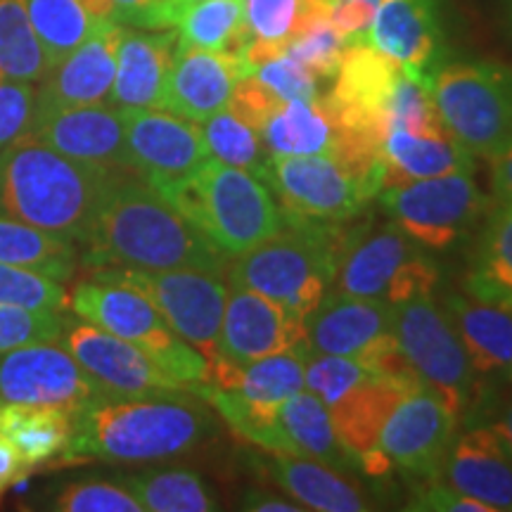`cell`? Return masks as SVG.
Returning <instances> with one entry per match:
<instances>
[{
  "instance_id": "e0dca14e",
  "label": "cell",
  "mask_w": 512,
  "mask_h": 512,
  "mask_svg": "<svg viewBox=\"0 0 512 512\" xmlns=\"http://www.w3.org/2000/svg\"><path fill=\"white\" fill-rule=\"evenodd\" d=\"M31 136L79 162L131 171L124 114L119 107H38Z\"/></svg>"
},
{
  "instance_id": "f35d334b",
  "label": "cell",
  "mask_w": 512,
  "mask_h": 512,
  "mask_svg": "<svg viewBox=\"0 0 512 512\" xmlns=\"http://www.w3.org/2000/svg\"><path fill=\"white\" fill-rule=\"evenodd\" d=\"M0 304L64 313L69 309V292L60 280L31 268L0 264Z\"/></svg>"
},
{
  "instance_id": "7a4b0ae2",
  "label": "cell",
  "mask_w": 512,
  "mask_h": 512,
  "mask_svg": "<svg viewBox=\"0 0 512 512\" xmlns=\"http://www.w3.org/2000/svg\"><path fill=\"white\" fill-rule=\"evenodd\" d=\"M188 394L98 396L72 415V439L60 463H162L183 456L214 430L207 406Z\"/></svg>"
},
{
  "instance_id": "8992f818",
  "label": "cell",
  "mask_w": 512,
  "mask_h": 512,
  "mask_svg": "<svg viewBox=\"0 0 512 512\" xmlns=\"http://www.w3.org/2000/svg\"><path fill=\"white\" fill-rule=\"evenodd\" d=\"M69 309L95 328L136 344L188 392L195 394L207 384L209 361L204 354L178 337L155 304L133 287L86 278L69 292Z\"/></svg>"
},
{
  "instance_id": "7dc6e473",
  "label": "cell",
  "mask_w": 512,
  "mask_h": 512,
  "mask_svg": "<svg viewBox=\"0 0 512 512\" xmlns=\"http://www.w3.org/2000/svg\"><path fill=\"white\" fill-rule=\"evenodd\" d=\"M439 283V268L430 256H425L420 252H415L411 259L403 264L396 275L392 278V283L387 287V294H384V302H389L392 306L408 302V299L415 297H427V294L434 292V287Z\"/></svg>"
},
{
  "instance_id": "3957f363",
  "label": "cell",
  "mask_w": 512,
  "mask_h": 512,
  "mask_svg": "<svg viewBox=\"0 0 512 512\" xmlns=\"http://www.w3.org/2000/svg\"><path fill=\"white\" fill-rule=\"evenodd\" d=\"M114 176L27 136L0 152V216L83 245Z\"/></svg>"
},
{
  "instance_id": "ba28073f",
  "label": "cell",
  "mask_w": 512,
  "mask_h": 512,
  "mask_svg": "<svg viewBox=\"0 0 512 512\" xmlns=\"http://www.w3.org/2000/svg\"><path fill=\"white\" fill-rule=\"evenodd\" d=\"M91 278L133 287L145 294L169 328L204 354L209 363L219 356L221 323L228 299V283L223 275L192 268H91Z\"/></svg>"
},
{
  "instance_id": "cb8c5ba5",
  "label": "cell",
  "mask_w": 512,
  "mask_h": 512,
  "mask_svg": "<svg viewBox=\"0 0 512 512\" xmlns=\"http://www.w3.org/2000/svg\"><path fill=\"white\" fill-rule=\"evenodd\" d=\"M382 190L448 174H475V155L451 133L392 128L382 143ZM380 190V192H382Z\"/></svg>"
},
{
  "instance_id": "d6986e66",
  "label": "cell",
  "mask_w": 512,
  "mask_h": 512,
  "mask_svg": "<svg viewBox=\"0 0 512 512\" xmlns=\"http://www.w3.org/2000/svg\"><path fill=\"white\" fill-rule=\"evenodd\" d=\"M124 24L105 22L43 79L38 107L110 105Z\"/></svg>"
},
{
  "instance_id": "b9f144b4",
  "label": "cell",
  "mask_w": 512,
  "mask_h": 512,
  "mask_svg": "<svg viewBox=\"0 0 512 512\" xmlns=\"http://www.w3.org/2000/svg\"><path fill=\"white\" fill-rule=\"evenodd\" d=\"M60 512H143L133 491L112 482H74L50 505Z\"/></svg>"
},
{
  "instance_id": "60d3db41",
  "label": "cell",
  "mask_w": 512,
  "mask_h": 512,
  "mask_svg": "<svg viewBox=\"0 0 512 512\" xmlns=\"http://www.w3.org/2000/svg\"><path fill=\"white\" fill-rule=\"evenodd\" d=\"M349 46V38L339 34L330 19H323L287 43L285 55L302 64L306 72H311L318 81H330L335 79L339 62H342Z\"/></svg>"
},
{
  "instance_id": "e575fe53",
  "label": "cell",
  "mask_w": 512,
  "mask_h": 512,
  "mask_svg": "<svg viewBox=\"0 0 512 512\" xmlns=\"http://www.w3.org/2000/svg\"><path fill=\"white\" fill-rule=\"evenodd\" d=\"M143 510L150 512H209L219 510V498L209 484L190 470H147L126 479Z\"/></svg>"
},
{
  "instance_id": "8d00e7d4",
  "label": "cell",
  "mask_w": 512,
  "mask_h": 512,
  "mask_svg": "<svg viewBox=\"0 0 512 512\" xmlns=\"http://www.w3.org/2000/svg\"><path fill=\"white\" fill-rule=\"evenodd\" d=\"M27 5L50 67L64 60L100 24H105L88 10L86 0H27Z\"/></svg>"
},
{
  "instance_id": "7bdbcfd3",
  "label": "cell",
  "mask_w": 512,
  "mask_h": 512,
  "mask_svg": "<svg viewBox=\"0 0 512 512\" xmlns=\"http://www.w3.org/2000/svg\"><path fill=\"white\" fill-rule=\"evenodd\" d=\"M36 110L38 93L29 81L0 79V152L31 136Z\"/></svg>"
},
{
  "instance_id": "681fc988",
  "label": "cell",
  "mask_w": 512,
  "mask_h": 512,
  "mask_svg": "<svg viewBox=\"0 0 512 512\" xmlns=\"http://www.w3.org/2000/svg\"><path fill=\"white\" fill-rule=\"evenodd\" d=\"M411 510H437V512H496L491 505H486L477 498L453 489L451 484L439 482V477L425 479L415 489L413 501L408 505Z\"/></svg>"
},
{
  "instance_id": "7402d4cb",
  "label": "cell",
  "mask_w": 512,
  "mask_h": 512,
  "mask_svg": "<svg viewBox=\"0 0 512 512\" xmlns=\"http://www.w3.org/2000/svg\"><path fill=\"white\" fill-rule=\"evenodd\" d=\"M453 489L498 510H512V456L494 425H477L453 439L444 470Z\"/></svg>"
},
{
  "instance_id": "836d02e7",
  "label": "cell",
  "mask_w": 512,
  "mask_h": 512,
  "mask_svg": "<svg viewBox=\"0 0 512 512\" xmlns=\"http://www.w3.org/2000/svg\"><path fill=\"white\" fill-rule=\"evenodd\" d=\"M0 264L31 268L64 283L76 271L74 242L0 216Z\"/></svg>"
},
{
  "instance_id": "4fadbf2b",
  "label": "cell",
  "mask_w": 512,
  "mask_h": 512,
  "mask_svg": "<svg viewBox=\"0 0 512 512\" xmlns=\"http://www.w3.org/2000/svg\"><path fill=\"white\" fill-rule=\"evenodd\" d=\"M62 342L64 349L100 384V389L107 396L133 399V396L188 392L181 382L164 373L136 344L95 328L86 320H81V323L69 320Z\"/></svg>"
},
{
  "instance_id": "d6a6232c",
  "label": "cell",
  "mask_w": 512,
  "mask_h": 512,
  "mask_svg": "<svg viewBox=\"0 0 512 512\" xmlns=\"http://www.w3.org/2000/svg\"><path fill=\"white\" fill-rule=\"evenodd\" d=\"M261 138L275 155H332V124L318 100H287L266 119Z\"/></svg>"
},
{
  "instance_id": "d590c367",
  "label": "cell",
  "mask_w": 512,
  "mask_h": 512,
  "mask_svg": "<svg viewBox=\"0 0 512 512\" xmlns=\"http://www.w3.org/2000/svg\"><path fill=\"white\" fill-rule=\"evenodd\" d=\"M50 64L29 17L27 0H0V76L43 81Z\"/></svg>"
},
{
  "instance_id": "7c38bea8",
  "label": "cell",
  "mask_w": 512,
  "mask_h": 512,
  "mask_svg": "<svg viewBox=\"0 0 512 512\" xmlns=\"http://www.w3.org/2000/svg\"><path fill=\"white\" fill-rule=\"evenodd\" d=\"M98 396L107 394L57 342L0 354V401L55 406L74 415Z\"/></svg>"
},
{
  "instance_id": "d4e9b609",
  "label": "cell",
  "mask_w": 512,
  "mask_h": 512,
  "mask_svg": "<svg viewBox=\"0 0 512 512\" xmlns=\"http://www.w3.org/2000/svg\"><path fill=\"white\" fill-rule=\"evenodd\" d=\"M411 392H418V389L375 375L370 370L366 380L354 384L339 399L328 403V413L339 444L347 448L356 465L368 451L380 446L384 422L392 415L396 403Z\"/></svg>"
},
{
  "instance_id": "6da1fadb",
  "label": "cell",
  "mask_w": 512,
  "mask_h": 512,
  "mask_svg": "<svg viewBox=\"0 0 512 512\" xmlns=\"http://www.w3.org/2000/svg\"><path fill=\"white\" fill-rule=\"evenodd\" d=\"M88 268L207 271L226 278L230 259L164 195L133 171H117L83 242Z\"/></svg>"
},
{
  "instance_id": "f5cc1de1",
  "label": "cell",
  "mask_w": 512,
  "mask_h": 512,
  "mask_svg": "<svg viewBox=\"0 0 512 512\" xmlns=\"http://www.w3.org/2000/svg\"><path fill=\"white\" fill-rule=\"evenodd\" d=\"M242 508L256 510V512H299L304 510L302 505H294L290 498L275 496L271 491H249L242 498Z\"/></svg>"
},
{
  "instance_id": "9f6ffc18",
  "label": "cell",
  "mask_w": 512,
  "mask_h": 512,
  "mask_svg": "<svg viewBox=\"0 0 512 512\" xmlns=\"http://www.w3.org/2000/svg\"><path fill=\"white\" fill-rule=\"evenodd\" d=\"M0 79H3V76H0Z\"/></svg>"
},
{
  "instance_id": "5bb4252c",
  "label": "cell",
  "mask_w": 512,
  "mask_h": 512,
  "mask_svg": "<svg viewBox=\"0 0 512 512\" xmlns=\"http://www.w3.org/2000/svg\"><path fill=\"white\" fill-rule=\"evenodd\" d=\"M131 171L152 188L190 176L209 159L202 126L166 110H121Z\"/></svg>"
},
{
  "instance_id": "bcb514c9",
  "label": "cell",
  "mask_w": 512,
  "mask_h": 512,
  "mask_svg": "<svg viewBox=\"0 0 512 512\" xmlns=\"http://www.w3.org/2000/svg\"><path fill=\"white\" fill-rule=\"evenodd\" d=\"M188 0H114V22L136 29H176Z\"/></svg>"
},
{
  "instance_id": "ab89813d",
  "label": "cell",
  "mask_w": 512,
  "mask_h": 512,
  "mask_svg": "<svg viewBox=\"0 0 512 512\" xmlns=\"http://www.w3.org/2000/svg\"><path fill=\"white\" fill-rule=\"evenodd\" d=\"M67 325L69 318H64L62 313L0 304V354L31 344L60 342Z\"/></svg>"
},
{
  "instance_id": "9c48e42d",
  "label": "cell",
  "mask_w": 512,
  "mask_h": 512,
  "mask_svg": "<svg viewBox=\"0 0 512 512\" xmlns=\"http://www.w3.org/2000/svg\"><path fill=\"white\" fill-rule=\"evenodd\" d=\"M394 335L425 389L460 420L477 392L472 370L456 328L432 294L394 306Z\"/></svg>"
},
{
  "instance_id": "f6af8a7d",
  "label": "cell",
  "mask_w": 512,
  "mask_h": 512,
  "mask_svg": "<svg viewBox=\"0 0 512 512\" xmlns=\"http://www.w3.org/2000/svg\"><path fill=\"white\" fill-rule=\"evenodd\" d=\"M254 79L287 100H318L320 81L311 72H306L299 62H294L290 55H280L275 60H268L261 67L254 69Z\"/></svg>"
},
{
  "instance_id": "9a60e30c",
  "label": "cell",
  "mask_w": 512,
  "mask_h": 512,
  "mask_svg": "<svg viewBox=\"0 0 512 512\" xmlns=\"http://www.w3.org/2000/svg\"><path fill=\"white\" fill-rule=\"evenodd\" d=\"M302 347H309L306 316L264 294L228 283L219 337L221 358L252 363Z\"/></svg>"
},
{
  "instance_id": "ac0fdd59",
  "label": "cell",
  "mask_w": 512,
  "mask_h": 512,
  "mask_svg": "<svg viewBox=\"0 0 512 512\" xmlns=\"http://www.w3.org/2000/svg\"><path fill=\"white\" fill-rule=\"evenodd\" d=\"M311 354L363 358L394 339V306L384 299L328 294L306 316Z\"/></svg>"
},
{
  "instance_id": "8fae6325",
  "label": "cell",
  "mask_w": 512,
  "mask_h": 512,
  "mask_svg": "<svg viewBox=\"0 0 512 512\" xmlns=\"http://www.w3.org/2000/svg\"><path fill=\"white\" fill-rule=\"evenodd\" d=\"M264 181L275 195L283 221L351 223L375 192L351 176L330 155H275L271 152Z\"/></svg>"
},
{
  "instance_id": "f907efd6",
  "label": "cell",
  "mask_w": 512,
  "mask_h": 512,
  "mask_svg": "<svg viewBox=\"0 0 512 512\" xmlns=\"http://www.w3.org/2000/svg\"><path fill=\"white\" fill-rule=\"evenodd\" d=\"M491 185L498 202L512 204V143L491 157Z\"/></svg>"
},
{
  "instance_id": "83f0119b",
  "label": "cell",
  "mask_w": 512,
  "mask_h": 512,
  "mask_svg": "<svg viewBox=\"0 0 512 512\" xmlns=\"http://www.w3.org/2000/svg\"><path fill=\"white\" fill-rule=\"evenodd\" d=\"M420 245L403 235L399 228L389 226L380 233L358 240L344 256L335 275L337 294L363 299H384L396 271L418 252Z\"/></svg>"
},
{
  "instance_id": "db71d44e",
  "label": "cell",
  "mask_w": 512,
  "mask_h": 512,
  "mask_svg": "<svg viewBox=\"0 0 512 512\" xmlns=\"http://www.w3.org/2000/svg\"><path fill=\"white\" fill-rule=\"evenodd\" d=\"M494 427L498 430V434H501V437H503L505 446H508V451H510V456H512V399L505 403L501 418L494 422Z\"/></svg>"
},
{
  "instance_id": "1f68e13d",
  "label": "cell",
  "mask_w": 512,
  "mask_h": 512,
  "mask_svg": "<svg viewBox=\"0 0 512 512\" xmlns=\"http://www.w3.org/2000/svg\"><path fill=\"white\" fill-rule=\"evenodd\" d=\"M181 50H219L238 55L249 41L245 0H195L176 24Z\"/></svg>"
},
{
  "instance_id": "11a10c76",
  "label": "cell",
  "mask_w": 512,
  "mask_h": 512,
  "mask_svg": "<svg viewBox=\"0 0 512 512\" xmlns=\"http://www.w3.org/2000/svg\"><path fill=\"white\" fill-rule=\"evenodd\" d=\"M188 3H195V0H188Z\"/></svg>"
},
{
  "instance_id": "30bf717a",
  "label": "cell",
  "mask_w": 512,
  "mask_h": 512,
  "mask_svg": "<svg viewBox=\"0 0 512 512\" xmlns=\"http://www.w3.org/2000/svg\"><path fill=\"white\" fill-rule=\"evenodd\" d=\"M380 202L392 223L415 245L448 249L470 235L489 214L491 202L472 174H448L382 190Z\"/></svg>"
},
{
  "instance_id": "277c9868",
  "label": "cell",
  "mask_w": 512,
  "mask_h": 512,
  "mask_svg": "<svg viewBox=\"0 0 512 512\" xmlns=\"http://www.w3.org/2000/svg\"><path fill=\"white\" fill-rule=\"evenodd\" d=\"M356 245L349 223H290L230 259L226 283L264 294L302 316L328 297L344 256Z\"/></svg>"
},
{
  "instance_id": "5b68a950",
  "label": "cell",
  "mask_w": 512,
  "mask_h": 512,
  "mask_svg": "<svg viewBox=\"0 0 512 512\" xmlns=\"http://www.w3.org/2000/svg\"><path fill=\"white\" fill-rule=\"evenodd\" d=\"M155 190L195 223L228 259L249 252L285 226L264 178L219 159L209 157L190 176Z\"/></svg>"
},
{
  "instance_id": "484cf974",
  "label": "cell",
  "mask_w": 512,
  "mask_h": 512,
  "mask_svg": "<svg viewBox=\"0 0 512 512\" xmlns=\"http://www.w3.org/2000/svg\"><path fill=\"white\" fill-rule=\"evenodd\" d=\"M446 304L477 380L512 377V309L479 302L470 294H451Z\"/></svg>"
},
{
  "instance_id": "603a6c76",
  "label": "cell",
  "mask_w": 512,
  "mask_h": 512,
  "mask_svg": "<svg viewBox=\"0 0 512 512\" xmlns=\"http://www.w3.org/2000/svg\"><path fill=\"white\" fill-rule=\"evenodd\" d=\"M361 43L392 57L408 72L430 76L441 43L437 0H380Z\"/></svg>"
},
{
  "instance_id": "c3c4849f",
  "label": "cell",
  "mask_w": 512,
  "mask_h": 512,
  "mask_svg": "<svg viewBox=\"0 0 512 512\" xmlns=\"http://www.w3.org/2000/svg\"><path fill=\"white\" fill-rule=\"evenodd\" d=\"M283 102V98H278L271 88L264 86L261 81H256L254 76H245V79L238 81L233 95H230L228 110L261 133L266 119L271 117Z\"/></svg>"
},
{
  "instance_id": "52a82bcc",
  "label": "cell",
  "mask_w": 512,
  "mask_h": 512,
  "mask_svg": "<svg viewBox=\"0 0 512 512\" xmlns=\"http://www.w3.org/2000/svg\"><path fill=\"white\" fill-rule=\"evenodd\" d=\"M446 131L475 157L512 143V72L494 62H453L430 76Z\"/></svg>"
},
{
  "instance_id": "ffe728a7",
  "label": "cell",
  "mask_w": 512,
  "mask_h": 512,
  "mask_svg": "<svg viewBox=\"0 0 512 512\" xmlns=\"http://www.w3.org/2000/svg\"><path fill=\"white\" fill-rule=\"evenodd\" d=\"M240 79H245V74L235 53L178 48L166 76L159 110L202 124L226 110Z\"/></svg>"
},
{
  "instance_id": "816d5d0a",
  "label": "cell",
  "mask_w": 512,
  "mask_h": 512,
  "mask_svg": "<svg viewBox=\"0 0 512 512\" xmlns=\"http://www.w3.org/2000/svg\"><path fill=\"white\" fill-rule=\"evenodd\" d=\"M24 472H27V465L17 456L15 446L0 434V494L15 486L24 477Z\"/></svg>"
},
{
  "instance_id": "4316f807",
  "label": "cell",
  "mask_w": 512,
  "mask_h": 512,
  "mask_svg": "<svg viewBox=\"0 0 512 512\" xmlns=\"http://www.w3.org/2000/svg\"><path fill=\"white\" fill-rule=\"evenodd\" d=\"M266 451L292 453L344 472L356 465L347 448L339 444L328 406L313 392H297L280 408Z\"/></svg>"
},
{
  "instance_id": "74e56055",
  "label": "cell",
  "mask_w": 512,
  "mask_h": 512,
  "mask_svg": "<svg viewBox=\"0 0 512 512\" xmlns=\"http://www.w3.org/2000/svg\"><path fill=\"white\" fill-rule=\"evenodd\" d=\"M202 124L204 143H207L211 159H219L223 164L238 166V169L252 171V174L264 178L271 150L256 128L235 117L228 107L202 121Z\"/></svg>"
},
{
  "instance_id": "f546056e",
  "label": "cell",
  "mask_w": 512,
  "mask_h": 512,
  "mask_svg": "<svg viewBox=\"0 0 512 512\" xmlns=\"http://www.w3.org/2000/svg\"><path fill=\"white\" fill-rule=\"evenodd\" d=\"M465 287L479 302L512 309V204L489 209Z\"/></svg>"
},
{
  "instance_id": "2e32d148",
  "label": "cell",
  "mask_w": 512,
  "mask_h": 512,
  "mask_svg": "<svg viewBox=\"0 0 512 512\" xmlns=\"http://www.w3.org/2000/svg\"><path fill=\"white\" fill-rule=\"evenodd\" d=\"M458 422L430 389L422 387L396 403L382 427L380 448L406 475L441 477Z\"/></svg>"
},
{
  "instance_id": "4dcf8cb0",
  "label": "cell",
  "mask_w": 512,
  "mask_h": 512,
  "mask_svg": "<svg viewBox=\"0 0 512 512\" xmlns=\"http://www.w3.org/2000/svg\"><path fill=\"white\" fill-rule=\"evenodd\" d=\"M0 434L31 470L62 456L72 439V413L55 406L0 401Z\"/></svg>"
},
{
  "instance_id": "44dd1931",
  "label": "cell",
  "mask_w": 512,
  "mask_h": 512,
  "mask_svg": "<svg viewBox=\"0 0 512 512\" xmlns=\"http://www.w3.org/2000/svg\"><path fill=\"white\" fill-rule=\"evenodd\" d=\"M176 50V29L124 27L110 105L119 110H159Z\"/></svg>"
},
{
  "instance_id": "ee69618b",
  "label": "cell",
  "mask_w": 512,
  "mask_h": 512,
  "mask_svg": "<svg viewBox=\"0 0 512 512\" xmlns=\"http://www.w3.org/2000/svg\"><path fill=\"white\" fill-rule=\"evenodd\" d=\"M304 0H245V24L249 38L285 46L292 41L294 24Z\"/></svg>"
},
{
  "instance_id": "f1b7e54d",
  "label": "cell",
  "mask_w": 512,
  "mask_h": 512,
  "mask_svg": "<svg viewBox=\"0 0 512 512\" xmlns=\"http://www.w3.org/2000/svg\"><path fill=\"white\" fill-rule=\"evenodd\" d=\"M271 472L275 482L290 494L292 501L302 503L304 510L320 512H361L370 510L366 498L335 467L318 463L313 458L273 453Z\"/></svg>"
}]
</instances>
